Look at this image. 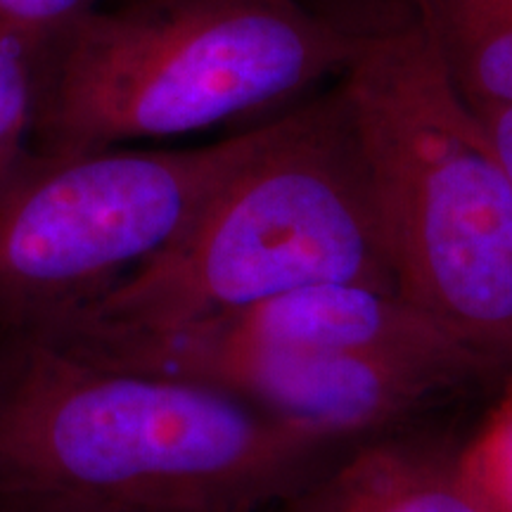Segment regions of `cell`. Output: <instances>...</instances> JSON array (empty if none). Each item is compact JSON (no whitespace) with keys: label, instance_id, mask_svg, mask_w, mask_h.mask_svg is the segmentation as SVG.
Instances as JSON below:
<instances>
[{"label":"cell","instance_id":"obj_1","mask_svg":"<svg viewBox=\"0 0 512 512\" xmlns=\"http://www.w3.org/2000/svg\"><path fill=\"white\" fill-rule=\"evenodd\" d=\"M358 441L0 330V491L117 512H259Z\"/></svg>","mask_w":512,"mask_h":512},{"label":"cell","instance_id":"obj_2","mask_svg":"<svg viewBox=\"0 0 512 512\" xmlns=\"http://www.w3.org/2000/svg\"><path fill=\"white\" fill-rule=\"evenodd\" d=\"M396 290L512 373V181L420 15L339 83Z\"/></svg>","mask_w":512,"mask_h":512},{"label":"cell","instance_id":"obj_3","mask_svg":"<svg viewBox=\"0 0 512 512\" xmlns=\"http://www.w3.org/2000/svg\"><path fill=\"white\" fill-rule=\"evenodd\" d=\"M366 36L297 0H128L48 48L38 155H81L221 126L347 74Z\"/></svg>","mask_w":512,"mask_h":512},{"label":"cell","instance_id":"obj_4","mask_svg":"<svg viewBox=\"0 0 512 512\" xmlns=\"http://www.w3.org/2000/svg\"><path fill=\"white\" fill-rule=\"evenodd\" d=\"M316 285L399 294L339 86L292 110L278 140L242 166L169 247L53 328L171 330Z\"/></svg>","mask_w":512,"mask_h":512},{"label":"cell","instance_id":"obj_5","mask_svg":"<svg viewBox=\"0 0 512 512\" xmlns=\"http://www.w3.org/2000/svg\"><path fill=\"white\" fill-rule=\"evenodd\" d=\"M283 117L190 150L34 155L0 192V330L79 316L174 242Z\"/></svg>","mask_w":512,"mask_h":512},{"label":"cell","instance_id":"obj_6","mask_svg":"<svg viewBox=\"0 0 512 512\" xmlns=\"http://www.w3.org/2000/svg\"><path fill=\"white\" fill-rule=\"evenodd\" d=\"M31 335L102 366L207 384L278 418L354 439L425 422L470 389L434 370L247 342L207 325L147 332L62 325Z\"/></svg>","mask_w":512,"mask_h":512},{"label":"cell","instance_id":"obj_7","mask_svg":"<svg viewBox=\"0 0 512 512\" xmlns=\"http://www.w3.org/2000/svg\"><path fill=\"white\" fill-rule=\"evenodd\" d=\"M192 325L273 347L380 358L451 375L470 389L510 373L401 294L366 285H316Z\"/></svg>","mask_w":512,"mask_h":512},{"label":"cell","instance_id":"obj_8","mask_svg":"<svg viewBox=\"0 0 512 512\" xmlns=\"http://www.w3.org/2000/svg\"><path fill=\"white\" fill-rule=\"evenodd\" d=\"M458 441L422 422L363 439L273 512H482L460 477Z\"/></svg>","mask_w":512,"mask_h":512},{"label":"cell","instance_id":"obj_9","mask_svg":"<svg viewBox=\"0 0 512 512\" xmlns=\"http://www.w3.org/2000/svg\"><path fill=\"white\" fill-rule=\"evenodd\" d=\"M418 15L470 105L512 107V0H418Z\"/></svg>","mask_w":512,"mask_h":512},{"label":"cell","instance_id":"obj_10","mask_svg":"<svg viewBox=\"0 0 512 512\" xmlns=\"http://www.w3.org/2000/svg\"><path fill=\"white\" fill-rule=\"evenodd\" d=\"M48 48L0 24V192L34 155Z\"/></svg>","mask_w":512,"mask_h":512},{"label":"cell","instance_id":"obj_11","mask_svg":"<svg viewBox=\"0 0 512 512\" xmlns=\"http://www.w3.org/2000/svg\"><path fill=\"white\" fill-rule=\"evenodd\" d=\"M460 477L482 512H512V373L475 434L458 441Z\"/></svg>","mask_w":512,"mask_h":512},{"label":"cell","instance_id":"obj_12","mask_svg":"<svg viewBox=\"0 0 512 512\" xmlns=\"http://www.w3.org/2000/svg\"><path fill=\"white\" fill-rule=\"evenodd\" d=\"M105 0H0V24L53 46Z\"/></svg>","mask_w":512,"mask_h":512},{"label":"cell","instance_id":"obj_13","mask_svg":"<svg viewBox=\"0 0 512 512\" xmlns=\"http://www.w3.org/2000/svg\"><path fill=\"white\" fill-rule=\"evenodd\" d=\"M0 512H117L102 505L74 498L46 496V494H19V491H0Z\"/></svg>","mask_w":512,"mask_h":512},{"label":"cell","instance_id":"obj_14","mask_svg":"<svg viewBox=\"0 0 512 512\" xmlns=\"http://www.w3.org/2000/svg\"><path fill=\"white\" fill-rule=\"evenodd\" d=\"M470 105V102H467ZM482 121L486 136L494 143V150L501 159L505 174L512 181V107L505 105H470Z\"/></svg>","mask_w":512,"mask_h":512}]
</instances>
